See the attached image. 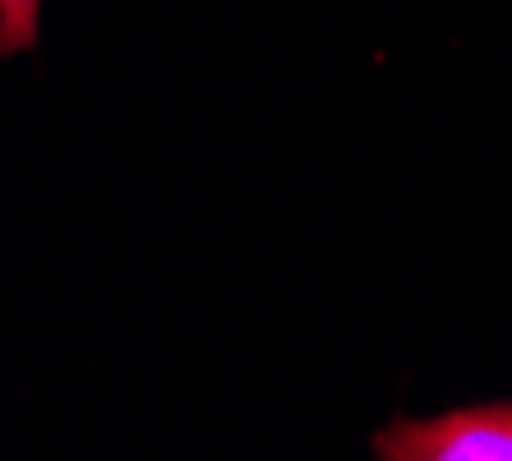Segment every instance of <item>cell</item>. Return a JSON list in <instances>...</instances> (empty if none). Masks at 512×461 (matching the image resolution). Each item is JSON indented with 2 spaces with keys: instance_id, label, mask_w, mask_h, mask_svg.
<instances>
[{
  "instance_id": "7a4b0ae2",
  "label": "cell",
  "mask_w": 512,
  "mask_h": 461,
  "mask_svg": "<svg viewBox=\"0 0 512 461\" xmlns=\"http://www.w3.org/2000/svg\"><path fill=\"white\" fill-rule=\"evenodd\" d=\"M42 33V0H0V60L37 47Z\"/></svg>"
},
{
  "instance_id": "6da1fadb",
  "label": "cell",
  "mask_w": 512,
  "mask_h": 461,
  "mask_svg": "<svg viewBox=\"0 0 512 461\" xmlns=\"http://www.w3.org/2000/svg\"><path fill=\"white\" fill-rule=\"evenodd\" d=\"M383 461H512V397L457 406L425 420H393L374 434Z\"/></svg>"
}]
</instances>
